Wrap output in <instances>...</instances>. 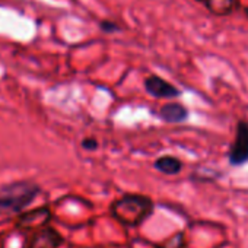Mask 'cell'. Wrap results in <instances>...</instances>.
Masks as SVG:
<instances>
[{"instance_id": "6", "label": "cell", "mask_w": 248, "mask_h": 248, "mask_svg": "<svg viewBox=\"0 0 248 248\" xmlns=\"http://www.w3.org/2000/svg\"><path fill=\"white\" fill-rule=\"evenodd\" d=\"M158 115L162 121L170 123V124H177V123H184L188 118V109L178 102H168L162 105L158 111Z\"/></svg>"}, {"instance_id": "3", "label": "cell", "mask_w": 248, "mask_h": 248, "mask_svg": "<svg viewBox=\"0 0 248 248\" xmlns=\"http://www.w3.org/2000/svg\"><path fill=\"white\" fill-rule=\"evenodd\" d=\"M228 161L232 167H241L248 162V121L239 120L233 143L228 154Z\"/></svg>"}, {"instance_id": "1", "label": "cell", "mask_w": 248, "mask_h": 248, "mask_svg": "<svg viewBox=\"0 0 248 248\" xmlns=\"http://www.w3.org/2000/svg\"><path fill=\"white\" fill-rule=\"evenodd\" d=\"M154 202L143 194H124L112 202L109 210L115 220L126 226H139L154 213Z\"/></svg>"}, {"instance_id": "4", "label": "cell", "mask_w": 248, "mask_h": 248, "mask_svg": "<svg viewBox=\"0 0 248 248\" xmlns=\"http://www.w3.org/2000/svg\"><path fill=\"white\" fill-rule=\"evenodd\" d=\"M145 91L154 96V98H161V99H171V98H178L181 95V91L174 86L171 82L162 79L158 75H151L145 79L143 82Z\"/></svg>"}, {"instance_id": "8", "label": "cell", "mask_w": 248, "mask_h": 248, "mask_svg": "<svg viewBox=\"0 0 248 248\" xmlns=\"http://www.w3.org/2000/svg\"><path fill=\"white\" fill-rule=\"evenodd\" d=\"M50 219V212L47 207L37 209L32 212H28L21 216V226L24 228H43V225Z\"/></svg>"}, {"instance_id": "11", "label": "cell", "mask_w": 248, "mask_h": 248, "mask_svg": "<svg viewBox=\"0 0 248 248\" xmlns=\"http://www.w3.org/2000/svg\"><path fill=\"white\" fill-rule=\"evenodd\" d=\"M80 145H82V148L85 149V151H89V152H92V151H96L98 149V142H96V139H93V138H85L82 142H80Z\"/></svg>"}, {"instance_id": "7", "label": "cell", "mask_w": 248, "mask_h": 248, "mask_svg": "<svg viewBox=\"0 0 248 248\" xmlns=\"http://www.w3.org/2000/svg\"><path fill=\"white\" fill-rule=\"evenodd\" d=\"M154 167L161 174H165V175H177L183 170V162L178 158L172 156V155H164V156H159L154 162Z\"/></svg>"}, {"instance_id": "9", "label": "cell", "mask_w": 248, "mask_h": 248, "mask_svg": "<svg viewBox=\"0 0 248 248\" xmlns=\"http://www.w3.org/2000/svg\"><path fill=\"white\" fill-rule=\"evenodd\" d=\"M206 6V9L216 16L231 15L235 8V0H199Z\"/></svg>"}, {"instance_id": "5", "label": "cell", "mask_w": 248, "mask_h": 248, "mask_svg": "<svg viewBox=\"0 0 248 248\" xmlns=\"http://www.w3.org/2000/svg\"><path fill=\"white\" fill-rule=\"evenodd\" d=\"M63 242L62 235L53 228H41L37 229L34 236L31 238L30 248H59Z\"/></svg>"}, {"instance_id": "10", "label": "cell", "mask_w": 248, "mask_h": 248, "mask_svg": "<svg viewBox=\"0 0 248 248\" xmlns=\"http://www.w3.org/2000/svg\"><path fill=\"white\" fill-rule=\"evenodd\" d=\"M99 30L102 32H105V34H114V32L120 31V27L112 21H101L99 22Z\"/></svg>"}, {"instance_id": "2", "label": "cell", "mask_w": 248, "mask_h": 248, "mask_svg": "<svg viewBox=\"0 0 248 248\" xmlns=\"http://www.w3.org/2000/svg\"><path fill=\"white\" fill-rule=\"evenodd\" d=\"M41 187L32 181H16L0 187V212L19 213L40 194Z\"/></svg>"}]
</instances>
